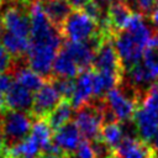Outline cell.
I'll list each match as a JSON object with an SVG mask.
<instances>
[{"label": "cell", "instance_id": "cell-18", "mask_svg": "<svg viewBox=\"0 0 158 158\" xmlns=\"http://www.w3.org/2000/svg\"><path fill=\"white\" fill-rule=\"evenodd\" d=\"M79 72H80V69L77 65V63L63 49H59V52L56 56V59L53 62V65H52V77L75 78Z\"/></svg>", "mask_w": 158, "mask_h": 158}, {"label": "cell", "instance_id": "cell-13", "mask_svg": "<svg viewBox=\"0 0 158 158\" xmlns=\"http://www.w3.org/2000/svg\"><path fill=\"white\" fill-rule=\"evenodd\" d=\"M5 101H6L7 109L10 110L30 112L33 104V95L31 90L14 81L5 94Z\"/></svg>", "mask_w": 158, "mask_h": 158}, {"label": "cell", "instance_id": "cell-36", "mask_svg": "<svg viewBox=\"0 0 158 158\" xmlns=\"http://www.w3.org/2000/svg\"><path fill=\"white\" fill-rule=\"evenodd\" d=\"M0 158H4V153H0Z\"/></svg>", "mask_w": 158, "mask_h": 158}, {"label": "cell", "instance_id": "cell-29", "mask_svg": "<svg viewBox=\"0 0 158 158\" xmlns=\"http://www.w3.org/2000/svg\"><path fill=\"white\" fill-rule=\"evenodd\" d=\"M12 75L10 73H0V95H5L9 88L11 86L12 81Z\"/></svg>", "mask_w": 158, "mask_h": 158}, {"label": "cell", "instance_id": "cell-38", "mask_svg": "<svg viewBox=\"0 0 158 158\" xmlns=\"http://www.w3.org/2000/svg\"><path fill=\"white\" fill-rule=\"evenodd\" d=\"M40 1H48V0H40Z\"/></svg>", "mask_w": 158, "mask_h": 158}, {"label": "cell", "instance_id": "cell-16", "mask_svg": "<svg viewBox=\"0 0 158 158\" xmlns=\"http://www.w3.org/2000/svg\"><path fill=\"white\" fill-rule=\"evenodd\" d=\"M43 10L49 19V21L60 30L63 22L72 12V6L68 0H48L42 1Z\"/></svg>", "mask_w": 158, "mask_h": 158}, {"label": "cell", "instance_id": "cell-35", "mask_svg": "<svg viewBox=\"0 0 158 158\" xmlns=\"http://www.w3.org/2000/svg\"><path fill=\"white\" fill-rule=\"evenodd\" d=\"M69 158H78V157H77V156H75V154H73V156H70V157H69Z\"/></svg>", "mask_w": 158, "mask_h": 158}, {"label": "cell", "instance_id": "cell-39", "mask_svg": "<svg viewBox=\"0 0 158 158\" xmlns=\"http://www.w3.org/2000/svg\"><path fill=\"white\" fill-rule=\"evenodd\" d=\"M157 158H158V154H157Z\"/></svg>", "mask_w": 158, "mask_h": 158}, {"label": "cell", "instance_id": "cell-22", "mask_svg": "<svg viewBox=\"0 0 158 158\" xmlns=\"http://www.w3.org/2000/svg\"><path fill=\"white\" fill-rule=\"evenodd\" d=\"M62 99L72 100V96L75 90V79L74 78H64V77H52L49 79Z\"/></svg>", "mask_w": 158, "mask_h": 158}, {"label": "cell", "instance_id": "cell-12", "mask_svg": "<svg viewBox=\"0 0 158 158\" xmlns=\"http://www.w3.org/2000/svg\"><path fill=\"white\" fill-rule=\"evenodd\" d=\"M80 141H81V135L74 121L73 122L69 121L68 123L63 125L53 135V142L70 156L75 154Z\"/></svg>", "mask_w": 158, "mask_h": 158}, {"label": "cell", "instance_id": "cell-24", "mask_svg": "<svg viewBox=\"0 0 158 158\" xmlns=\"http://www.w3.org/2000/svg\"><path fill=\"white\" fill-rule=\"evenodd\" d=\"M141 106L158 115V81L146 91Z\"/></svg>", "mask_w": 158, "mask_h": 158}, {"label": "cell", "instance_id": "cell-15", "mask_svg": "<svg viewBox=\"0 0 158 158\" xmlns=\"http://www.w3.org/2000/svg\"><path fill=\"white\" fill-rule=\"evenodd\" d=\"M123 74L115 72H96L93 75L94 98H105L109 90L117 86L122 80Z\"/></svg>", "mask_w": 158, "mask_h": 158}, {"label": "cell", "instance_id": "cell-19", "mask_svg": "<svg viewBox=\"0 0 158 158\" xmlns=\"http://www.w3.org/2000/svg\"><path fill=\"white\" fill-rule=\"evenodd\" d=\"M72 114H73V106L70 100L62 99L60 102L48 114V116L44 120L47 121V123L51 126L53 131H57L59 127H62L63 125L70 121L73 116Z\"/></svg>", "mask_w": 158, "mask_h": 158}, {"label": "cell", "instance_id": "cell-33", "mask_svg": "<svg viewBox=\"0 0 158 158\" xmlns=\"http://www.w3.org/2000/svg\"><path fill=\"white\" fill-rule=\"evenodd\" d=\"M109 158H122V157H121V156H120L117 152H115V153H114L111 157H109Z\"/></svg>", "mask_w": 158, "mask_h": 158}, {"label": "cell", "instance_id": "cell-14", "mask_svg": "<svg viewBox=\"0 0 158 158\" xmlns=\"http://www.w3.org/2000/svg\"><path fill=\"white\" fill-rule=\"evenodd\" d=\"M132 12L133 10L131 9V6L126 1H122V0H116L109 6L107 17H109L110 27L114 35L116 32L125 30Z\"/></svg>", "mask_w": 158, "mask_h": 158}, {"label": "cell", "instance_id": "cell-26", "mask_svg": "<svg viewBox=\"0 0 158 158\" xmlns=\"http://www.w3.org/2000/svg\"><path fill=\"white\" fill-rule=\"evenodd\" d=\"M154 2H156V0H132L128 5L131 6V9L133 11H137L146 16H149V14L152 12V10L154 7Z\"/></svg>", "mask_w": 158, "mask_h": 158}, {"label": "cell", "instance_id": "cell-4", "mask_svg": "<svg viewBox=\"0 0 158 158\" xmlns=\"http://www.w3.org/2000/svg\"><path fill=\"white\" fill-rule=\"evenodd\" d=\"M112 38H114V44L120 57L121 64L123 67V70H127L135 64L141 62V59L143 58L144 51L147 48L146 44H143L137 38H135L126 30L116 32L112 36Z\"/></svg>", "mask_w": 158, "mask_h": 158}, {"label": "cell", "instance_id": "cell-17", "mask_svg": "<svg viewBox=\"0 0 158 158\" xmlns=\"http://www.w3.org/2000/svg\"><path fill=\"white\" fill-rule=\"evenodd\" d=\"M0 43L6 48L12 58H19L26 56L30 47V38L20 37L9 31L0 30Z\"/></svg>", "mask_w": 158, "mask_h": 158}, {"label": "cell", "instance_id": "cell-9", "mask_svg": "<svg viewBox=\"0 0 158 158\" xmlns=\"http://www.w3.org/2000/svg\"><path fill=\"white\" fill-rule=\"evenodd\" d=\"M60 49H63L77 63L80 72L93 68V62L96 49L91 46L89 41H83V42L65 41L63 42Z\"/></svg>", "mask_w": 158, "mask_h": 158}, {"label": "cell", "instance_id": "cell-30", "mask_svg": "<svg viewBox=\"0 0 158 158\" xmlns=\"http://www.w3.org/2000/svg\"><path fill=\"white\" fill-rule=\"evenodd\" d=\"M88 1L89 0H68V2L70 4L73 10H81Z\"/></svg>", "mask_w": 158, "mask_h": 158}, {"label": "cell", "instance_id": "cell-25", "mask_svg": "<svg viewBox=\"0 0 158 158\" xmlns=\"http://www.w3.org/2000/svg\"><path fill=\"white\" fill-rule=\"evenodd\" d=\"M90 143H91V147H93L95 158H109V157H111L116 152V149H114L112 147H110L101 137L90 141Z\"/></svg>", "mask_w": 158, "mask_h": 158}, {"label": "cell", "instance_id": "cell-6", "mask_svg": "<svg viewBox=\"0 0 158 158\" xmlns=\"http://www.w3.org/2000/svg\"><path fill=\"white\" fill-rule=\"evenodd\" d=\"M60 100L62 96L59 95L52 81L46 80V83L33 95V104L28 114L33 120L46 118L48 114L60 102Z\"/></svg>", "mask_w": 158, "mask_h": 158}, {"label": "cell", "instance_id": "cell-2", "mask_svg": "<svg viewBox=\"0 0 158 158\" xmlns=\"http://www.w3.org/2000/svg\"><path fill=\"white\" fill-rule=\"evenodd\" d=\"M60 32L67 41L83 42L99 33V26L83 10H72L62 25Z\"/></svg>", "mask_w": 158, "mask_h": 158}, {"label": "cell", "instance_id": "cell-10", "mask_svg": "<svg viewBox=\"0 0 158 158\" xmlns=\"http://www.w3.org/2000/svg\"><path fill=\"white\" fill-rule=\"evenodd\" d=\"M116 152L122 158H157L158 151L141 138L123 137Z\"/></svg>", "mask_w": 158, "mask_h": 158}, {"label": "cell", "instance_id": "cell-20", "mask_svg": "<svg viewBox=\"0 0 158 158\" xmlns=\"http://www.w3.org/2000/svg\"><path fill=\"white\" fill-rule=\"evenodd\" d=\"M30 136L41 146V148H44L53 141V130L44 118L36 120L31 127Z\"/></svg>", "mask_w": 158, "mask_h": 158}, {"label": "cell", "instance_id": "cell-21", "mask_svg": "<svg viewBox=\"0 0 158 158\" xmlns=\"http://www.w3.org/2000/svg\"><path fill=\"white\" fill-rule=\"evenodd\" d=\"M100 137H101L110 147H112L114 149H116L117 146L121 143V141H122L123 137H125L121 123L114 122V123L102 125Z\"/></svg>", "mask_w": 158, "mask_h": 158}, {"label": "cell", "instance_id": "cell-7", "mask_svg": "<svg viewBox=\"0 0 158 158\" xmlns=\"http://www.w3.org/2000/svg\"><path fill=\"white\" fill-rule=\"evenodd\" d=\"M93 70L96 72H115L123 74V67L114 44V38H105L95 51Z\"/></svg>", "mask_w": 158, "mask_h": 158}, {"label": "cell", "instance_id": "cell-5", "mask_svg": "<svg viewBox=\"0 0 158 158\" xmlns=\"http://www.w3.org/2000/svg\"><path fill=\"white\" fill-rule=\"evenodd\" d=\"M74 122L78 126L80 135L85 139L93 141L100 137L102 127V116L101 111L95 106L91 100L77 110Z\"/></svg>", "mask_w": 158, "mask_h": 158}, {"label": "cell", "instance_id": "cell-27", "mask_svg": "<svg viewBox=\"0 0 158 158\" xmlns=\"http://www.w3.org/2000/svg\"><path fill=\"white\" fill-rule=\"evenodd\" d=\"M12 62H14L12 56L0 43V73H9L12 67Z\"/></svg>", "mask_w": 158, "mask_h": 158}, {"label": "cell", "instance_id": "cell-34", "mask_svg": "<svg viewBox=\"0 0 158 158\" xmlns=\"http://www.w3.org/2000/svg\"><path fill=\"white\" fill-rule=\"evenodd\" d=\"M1 127H2V114H0V132H1Z\"/></svg>", "mask_w": 158, "mask_h": 158}, {"label": "cell", "instance_id": "cell-37", "mask_svg": "<svg viewBox=\"0 0 158 158\" xmlns=\"http://www.w3.org/2000/svg\"><path fill=\"white\" fill-rule=\"evenodd\" d=\"M22 158H37V157H22Z\"/></svg>", "mask_w": 158, "mask_h": 158}, {"label": "cell", "instance_id": "cell-11", "mask_svg": "<svg viewBox=\"0 0 158 158\" xmlns=\"http://www.w3.org/2000/svg\"><path fill=\"white\" fill-rule=\"evenodd\" d=\"M93 75L94 70L86 69L81 70L77 79H75V90L72 96V106L73 109L78 110L85 104H88L94 98V90H93Z\"/></svg>", "mask_w": 158, "mask_h": 158}, {"label": "cell", "instance_id": "cell-31", "mask_svg": "<svg viewBox=\"0 0 158 158\" xmlns=\"http://www.w3.org/2000/svg\"><path fill=\"white\" fill-rule=\"evenodd\" d=\"M99 5H101L102 7H105V9H109V6L112 4V2H115L116 0H95Z\"/></svg>", "mask_w": 158, "mask_h": 158}, {"label": "cell", "instance_id": "cell-40", "mask_svg": "<svg viewBox=\"0 0 158 158\" xmlns=\"http://www.w3.org/2000/svg\"><path fill=\"white\" fill-rule=\"evenodd\" d=\"M0 5H1V2H0Z\"/></svg>", "mask_w": 158, "mask_h": 158}, {"label": "cell", "instance_id": "cell-32", "mask_svg": "<svg viewBox=\"0 0 158 158\" xmlns=\"http://www.w3.org/2000/svg\"><path fill=\"white\" fill-rule=\"evenodd\" d=\"M6 149V143H5V138L2 136V133L0 132V153H4Z\"/></svg>", "mask_w": 158, "mask_h": 158}, {"label": "cell", "instance_id": "cell-8", "mask_svg": "<svg viewBox=\"0 0 158 158\" xmlns=\"http://www.w3.org/2000/svg\"><path fill=\"white\" fill-rule=\"evenodd\" d=\"M132 118L136 123L139 138L158 149V115L139 106Z\"/></svg>", "mask_w": 158, "mask_h": 158}, {"label": "cell", "instance_id": "cell-28", "mask_svg": "<svg viewBox=\"0 0 158 158\" xmlns=\"http://www.w3.org/2000/svg\"><path fill=\"white\" fill-rule=\"evenodd\" d=\"M75 156L78 158H95V154H94L90 141H88L85 138L81 139L79 146H78V149L75 152Z\"/></svg>", "mask_w": 158, "mask_h": 158}, {"label": "cell", "instance_id": "cell-23", "mask_svg": "<svg viewBox=\"0 0 158 158\" xmlns=\"http://www.w3.org/2000/svg\"><path fill=\"white\" fill-rule=\"evenodd\" d=\"M143 64L149 70L152 77L158 81V49L156 48H146L143 54Z\"/></svg>", "mask_w": 158, "mask_h": 158}, {"label": "cell", "instance_id": "cell-1", "mask_svg": "<svg viewBox=\"0 0 158 158\" xmlns=\"http://www.w3.org/2000/svg\"><path fill=\"white\" fill-rule=\"evenodd\" d=\"M63 44L62 32L58 31L54 35L42 40H30V47L26 53L28 65L42 75L46 80L52 77V65Z\"/></svg>", "mask_w": 158, "mask_h": 158}, {"label": "cell", "instance_id": "cell-3", "mask_svg": "<svg viewBox=\"0 0 158 158\" xmlns=\"http://www.w3.org/2000/svg\"><path fill=\"white\" fill-rule=\"evenodd\" d=\"M32 117L28 112L19 110H6L2 114L1 133L5 138L6 148L15 146L28 136L32 127Z\"/></svg>", "mask_w": 158, "mask_h": 158}]
</instances>
